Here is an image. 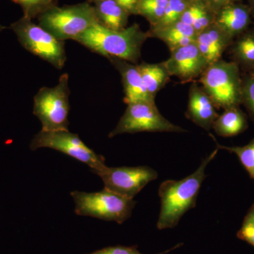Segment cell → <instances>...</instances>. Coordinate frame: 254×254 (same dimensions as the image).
Wrapping results in <instances>:
<instances>
[{"mask_svg": "<svg viewBox=\"0 0 254 254\" xmlns=\"http://www.w3.org/2000/svg\"><path fill=\"white\" fill-rule=\"evenodd\" d=\"M218 148L202 160L198 168L183 180H166L160 185L158 195L161 208L157 223L158 230L176 227L182 216L195 208L202 183L206 178L205 168L216 156Z\"/></svg>", "mask_w": 254, "mask_h": 254, "instance_id": "obj_1", "label": "cell"}, {"mask_svg": "<svg viewBox=\"0 0 254 254\" xmlns=\"http://www.w3.org/2000/svg\"><path fill=\"white\" fill-rule=\"evenodd\" d=\"M148 38V32L142 31L137 23L118 31L96 23L75 41L107 59L116 58L137 64L142 46Z\"/></svg>", "mask_w": 254, "mask_h": 254, "instance_id": "obj_2", "label": "cell"}, {"mask_svg": "<svg viewBox=\"0 0 254 254\" xmlns=\"http://www.w3.org/2000/svg\"><path fill=\"white\" fill-rule=\"evenodd\" d=\"M38 24L60 41L75 40L98 23L94 6L88 1L50 6L37 17Z\"/></svg>", "mask_w": 254, "mask_h": 254, "instance_id": "obj_3", "label": "cell"}, {"mask_svg": "<svg viewBox=\"0 0 254 254\" xmlns=\"http://www.w3.org/2000/svg\"><path fill=\"white\" fill-rule=\"evenodd\" d=\"M198 83L211 98L217 109L242 105V75L235 62L222 59L205 68Z\"/></svg>", "mask_w": 254, "mask_h": 254, "instance_id": "obj_4", "label": "cell"}, {"mask_svg": "<svg viewBox=\"0 0 254 254\" xmlns=\"http://www.w3.org/2000/svg\"><path fill=\"white\" fill-rule=\"evenodd\" d=\"M69 95L68 74L63 73L56 86L43 87L35 95L33 113L41 121L43 131H68Z\"/></svg>", "mask_w": 254, "mask_h": 254, "instance_id": "obj_5", "label": "cell"}, {"mask_svg": "<svg viewBox=\"0 0 254 254\" xmlns=\"http://www.w3.org/2000/svg\"><path fill=\"white\" fill-rule=\"evenodd\" d=\"M74 200L75 213L78 215L93 217L106 221L123 223L131 217L136 202L104 189L95 193L71 192Z\"/></svg>", "mask_w": 254, "mask_h": 254, "instance_id": "obj_6", "label": "cell"}, {"mask_svg": "<svg viewBox=\"0 0 254 254\" xmlns=\"http://www.w3.org/2000/svg\"><path fill=\"white\" fill-rule=\"evenodd\" d=\"M19 43L27 51L48 62L58 69H62L66 61L64 41L58 38L33 22L31 18L23 16L11 23Z\"/></svg>", "mask_w": 254, "mask_h": 254, "instance_id": "obj_7", "label": "cell"}, {"mask_svg": "<svg viewBox=\"0 0 254 254\" xmlns=\"http://www.w3.org/2000/svg\"><path fill=\"white\" fill-rule=\"evenodd\" d=\"M143 131L181 133L187 130L164 118L155 102L141 101L127 105L126 111L108 136Z\"/></svg>", "mask_w": 254, "mask_h": 254, "instance_id": "obj_8", "label": "cell"}, {"mask_svg": "<svg viewBox=\"0 0 254 254\" xmlns=\"http://www.w3.org/2000/svg\"><path fill=\"white\" fill-rule=\"evenodd\" d=\"M30 148L36 150L40 148H50L58 150L86 164L93 173L106 167L104 157L95 153L87 146L76 133L68 131H40L32 140Z\"/></svg>", "mask_w": 254, "mask_h": 254, "instance_id": "obj_9", "label": "cell"}, {"mask_svg": "<svg viewBox=\"0 0 254 254\" xmlns=\"http://www.w3.org/2000/svg\"><path fill=\"white\" fill-rule=\"evenodd\" d=\"M104 182L107 190L133 199L158 174L148 166L108 168L95 173Z\"/></svg>", "mask_w": 254, "mask_h": 254, "instance_id": "obj_10", "label": "cell"}, {"mask_svg": "<svg viewBox=\"0 0 254 254\" xmlns=\"http://www.w3.org/2000/svg\"><path fill=\"white\" fill-rule=\"evenodd\" d=\"M163 63L170 76H176L183 83L199 78L208 66L195 43L172 50L170 58Z\"/></svg>", "mask_w": 254, "mask_h": 254, "instance_id": "obj_11", "label": "cell"}, {"mask_svg": "<svg viewBox=\"0 0 254 254\" xmlns=\"http://www.w3.org/2000/svg\"><path fill=\"white\" fill-rule=\"evenodd\" d=\"M211 98L196 82L190 85L186 117L197 126L206 131L213 128L219 115Z\"/></svg>", "mask_w": 254, "mask_h": 254, "instance_id": "obj_12", "label": "cell"}, {"mask_svg": "<svg viewBox=\"0 0 254 254\" xmlns=\"http://www.w3.org/2000/svg\"><path fill=\"white\" fill-rule=\"evenodd\" d=\"M108 60L121 75L125 93L124 102L126 104L141 101L155 102L147 92L138 64L116 58Z\"/></svg>", "mask_w": 254, "mask_h": 254, "instance_id": "obj_13", "label": "cell"}, {"mask_svg": "<svg viewBox=\"0 0 254 254\" xmlns=\"http://www.w3.org/2000/svg\"><path fill=\"white\" fill-rule=\"evenodd\" d=\"M252 17L250 6L233 2L222 6L215 13L214 23L235 40L250 28Z\"/></svg>", "mask_w": 254, "mask_h": 254, "instance_id": "obj_14", "label": "cell"}, {"mask_svg": "<svg viewBox=\"0 0 254 254\" xmlns=\"http://www.w3.org/2000/svg\"><path fill=\"white\" fill-rule=\"evenodd\" d=\"M233 41V38L213 23L197 35L195 43L209 66L222 59Z\"/></svg>", "mask_w": 254, "mask_h": 254, "instance_id": "obj_15", "label": "cell"}, {"mask_svg": "<svg viewBox=\"0 0 254 254\" xmlns=\"http://www.w3.org/2000/svg\"><path fill=\"white\" fill-rule=\"evenodd\" d=\"M148 33L149 38L153 37L163 41L170 51L194 43L198 35L191 26L182 21L160 29L149 30Z\"/></svg>", "mask_w": 254, "mask_h": 254, "instance_id": "obj_16", "label": "cell"}, {"mask_svg": "<svg viewBox=\"0 0 254 254\" xmlns=\"http://www.w3.org/2000/svg\"><path fill=\"white\" fill-rule=\"evenodd\" d=\"M98 22L112 30L127 28L129 13L116 0H100L93 4Z\"/></svg>", "mask_w": 254, "mask_h": 254, "instance_id": "obj_17", "label": "cell"}, {"mask_svg": "<svg viewBox=\"0 0 254 254\" xmlns=\"http://www.w3.org/2000/svg\"><path fill=\"white\" fill-rule=\"evenodd\" d=\"M248 128L246 114L240 107H233L224 110L213 124V128L218 136L232 137L243 133Z\"/></svg>", "mask_w": 254, "mask_h": 254, "instance_id": "obj_18", "label": "cell"}, {"mask_svg": "<svg viewBox=\"0 0 254 254\" xmlns=\"http://www.w3.org/2000/svg\"><path fill=\"white\" fill-rule=\"evenodd\" d=\"M229 49L232 61L245 73L252 71L254 68V28H249L237 36Z\"/></svg>", "mask_w": 254, "mask_h": 254, "instance_id": "obj_19", "label": "cell"}, {"mask_svg": "<svg viewBox=\"0 0 254 254\" xmlns=\"http://www.w3.org/2000/svg\"><path fill=\"white\" fill-rule=\"evenodd\" d=\"M215 16V13L204 0H191L180 21L190 25L198 34L213 24Z\"/></svg>", "mask_w": 254, "mask_h": 254, "instance_id": "obj_20", "label": "cell"}, {"mask_svg": "<svg viewBox=\"0 0 254 254\" xmlns=\"http://www.w3.org/2000/svg\"><path fill=\"white\" fill-rule=\"evenodd\" d=\"M147 92L155 99V95L163 88L170 79L166 66L164 63L148 64L142 63L138 64Z\"/></svg>", "mask_w": 254, "mask_h": 254, "instance_id": "obj_21", "label": "cell"}, {"mask_svg": "<svg viewBox=\"0 0 254 254\" xmlns=\"http://www.w3.org/2000/svg\"><path fill=\"white\" fill-rule=\"evenodd\" d=\"M169 0H139L136 8V15L148 20L153 26L163 17Z\"/></svg>", "mask_w": 254, "mask_h": 254, "instance_id": "obj_22", "label": "cell"}, {"mask_svg": "<svg viewBox=\"0 0 254 254\" xmlns=\"http://www.w3.org/2000/svg\"><path fill=\"white\" fill-rule=\"evenodd\" d=\"M190 1L191 0H169L163 17L154 26H150V31L160 29L178 22Z\"/></svg>", "mask_w": 254, "mask_h": 254, "instance_id": "obj_23", "label": "cell"}, {"mask_svg": "<svg viewBox=\"0 0 254 254\" xmlns=\"http://www.w3.org/2000/svg\"><path fill=\"white\" fill-rule=\"evenodd\" d=\"M210 135L216 143L217 148L218 149L227 150L237 155L242 166L247 170L251 178L254 180V138L248 144L244 146L229 147L219 144L215 137L211 133Z\"/></svg>", "mask_w": 254, "mask_h": 254, "instance_id": "obj_24", "label": "cell"}, {"mask_svg": "<svg viewBox=\"0 0 254 254\" xmlns=\"http://www.w3.org/2000/svg\"><path fill=\"white\" fill-rule=\"evenodd\" d=\"M20 5L23 10V16L33 18L38 17L50 6L57 4V0H12Z\"/></svg>", "mask_w": 254, "mask_h": 254, "instance_id": "obj_25", "label": "cell"}, {"mask_svg": "<svg viewBox=\"0 0 254 254\" xmlns=\"http://www.w3.org/2000/svg\"><path fill=\"white\" fill-rule=\"evenodd\" d=\"M242 105L254 123V76L251 73L242 75Z\"/></svg>", "mask_w": 254, "mask_h": 254, "instance_id": "obj_26", "label": "cell"}, {"mask_svg": "<svg viewBox=\"0 0 254 254\" xmlns=\"http://www.w3.org/2000/svg\"><path fill=\"white\" fill-rule=\"evenodd\" d=\"M237 237L254 247V203L246 214Z\"/></svg>", "mask_w": 254, "mask_h": 254, "instance_id": "obj_27", "label": "cell"}, {"mask_svg": "<svg viewBox=\"0 0 254 254\" xmlns=\"http://www.w3.org/2000/svg\"><path fill=\"white\" fill-rule=\"evenodd\" d=\"M182 244H179L176 247H173L171 250H167L166 252H162V253L158 254H166L172 250L178 248ZM88 254H143L141 252H138L137 250L136 246L133 247H123V246H115V247H106L103 250H98L96 252H93Z\"/></svg>", "mask_w": 254, "mask_h": 254, "instance_id": "obj_28", "label": "cell"}, {"mask_svg": "<svg viewBox=\"0 0 254 254\" xmlns=\"http://www.w3.org/2000/svg\"><path fill=\"white\" fill-rule=\"evenodd\" d=\"M214 12L216 13L220 8L233 2H240L242 0H204Z\"/></svg>", "mask_w": 254, "mask_h": 254, "instance_id": "obj_29", "label": "cell"}, {"mask_svg": "<svg viewBox=\"0 0 254 254\" xmlns=\"http://www.w3.org/2000/svg\"><path fill=\"white\" fill-rule=\"evenodd\" d=\"M130 15H136V8L139 0H116Z\"/></svg>", "mask_w": 254, "mask_h": 254, "instance_id": "obj_30", "label": "cell"}, {"mask_svg": "<svg viewBox=\"0 0 254 254\" xmlns=\"http://www.w3.org/2000/svg\"><path fill=\"white\" fill-rule=\"evenodd\" d=\"M250 2V8L251 9V12H252V16L254 17V0H249Z\"/></svg>", "mask_w": 254, "mask_h": 254, "instance_id": "obj_31", "label": "cell"}, {"mask_svg": "<svg viewBox=\"0 0 254 254\" xmlns=\"http://www.w3.org/2000/svg\"><path fill=\"white\" fill-rule=\"evenodd\" d=\"M100 1V0H87V1H88V3H90V4H94L95 2H96V1Z\"/></svg>", "mask_w": 254, "mask_h": 254, "instance_id": "obj_32", "label": "cell"}, {"mask_svg": "<svg viewBox=\"0 0 254 254\" xmlns=\"http://www.w3.org/2000/svg\"><path fill=\"white\" fill-rule=\"evenodd\" d=\"M6 27L5 26H3V25H1V23H0V32L2 31L3 30H4Z\"/></svg>", "mask_w": 254, "mask_h": 254, "instance_id": "obj_33", "label": "cell"}, {"mask_svg": "<svg viewBox=\"0 0 254 254\" xmlns=\"http://www.w3.org/2000/svg\"><path fill=\"white\" fill-rule=\"evenodd\" d=\"M247 73H252V74H253L254 76V68L253 70H252V71H250V72H247Z\"/></svg>", "mask_w": 254, "mask_h": 254, "instance_id": "obj_34", "label": "cell"}]
</instances>
